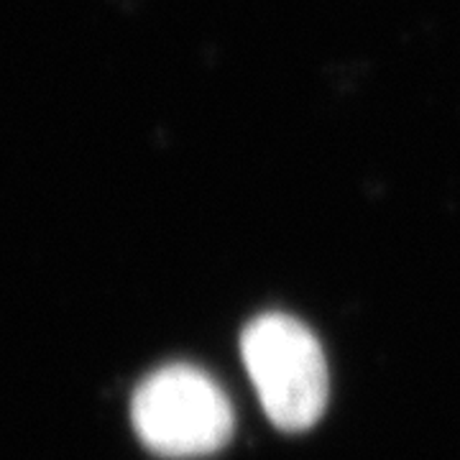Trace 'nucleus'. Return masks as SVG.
I'll return each mask as SVG.
<instances>
[{"mask_svg":"<svg viewBox=\"0 0 460 460\" xmlns=\"http://www.w3.org/2000/svg\"><path fill=\"white\" fill-rule=\"evenodd\" d=\"M241 350L269 420L287 432L313 428L328 404V366L313 332L289 314L269 313L243 330Z\"/></svg>","mask_w":460,"mask_h":460,"instance_id":"f257e3e1","label":"nucleus"},{"mask_svg":"<svg viewBox=\"0 0 460 460\" xmlns=\"http://www.w3.org/2000/svg\"><path fill=\"white\" fill-rule=\"evenodd\" d=\"M136 435L164 458L217 453L233 435V407L205 371L172 363L146 376L131 402Z\"/></svg>","mask_w":460,"mask_h":460,"instance_id":"f03ea898","label":"nucleus"}]
</instances>
